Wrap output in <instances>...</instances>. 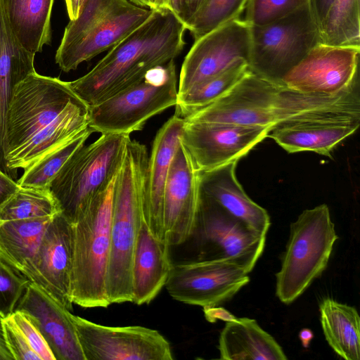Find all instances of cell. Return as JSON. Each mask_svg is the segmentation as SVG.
Returning a JSON list of instances; mask_svg holds the SVG:
<instances>
[{
	"instance_id": "603a6c76",
	"label": "cell",
	"mask_w": 360,
	"mask_h": 360,
	"mask_svg": "<svg viewBox=\"0 0 360 360\" xmlns=\"http://www.w3.org/2000/svg\"><path fill=\"white\" fill-rule=\"evenodd\" d=\"M238 161L200 172L202 192L252 231L266 236L271 225L266 210L244 191L236 176Z\"/></svg>"
},
{
	"instance_id": "8d00e7d4",
	"label": "cell",
	"mask_w": 360,
	"mask_h": 360,
	"mask_svg": "<svg viewBox=\"0 0 360 360\" xmlns=\"http://www.w3.org/2000/svg\"><path fill=\"white\" fill-rule=\"evenodd\" d=\"M10 316L41 360H56L48 342L28 313L23 310L15 309Z\"/></svg>"
},
{
	"instance_id": "44dd1931",
	"label": "cell",
	"mask_w": 360,
	"mask_h": 360,
	"mask_svg": "<svg viewBox=\"0 0 360 360\" xmlns=\"http://www.w3.org/2000/svg\"><path fill=\"white\" fill-rule=\"evenodd\" d=\"M359 124L360 115L288 122L275 126L267 136L290 153L312 151L331 158L333 148Z\"/></svg>"
},
{
	"instance_id": "5b68a950",
	"label": "cell",
	"mask_w": 360,
	"mask_h": 360,
	"mask_svg": "<svg viewBox=\"0 0 360 360\" xmlns=\"http://www.w3.org/2000/svg\"><path fill=\"white\" fill-rule=\"evenodd\" d=\"M153 10L129 0H87L77 18L70 20L56 51L64 72L110 49L142 25Z\"/></svg>"
},
{
	"instance_id": "7dc6e473",
	"label": "cell",
	"mask_w": 360,
	"mask_h": 360,
	"mask_svg": "<svg viewBox=\"0 0 360 360\" xmlns=\"http://www.w3.org/2000/svg\"><path fill=\"white\" fill-rule=\"evenodd\" d=\"M129 1H130L131 2H132L133 4H134L137 6L150 8V0H129Z\"/></svg>"
},
{
	"instance_id": "d590c367",
	"label": "cell",
	"mask_w": 360,
	"mask_h": 360,
	"mask_svg": "<svg viewBox=\"0 0 360 360\" xmlns=\"http://www.w3.org/2000/svg\"><path fill=\"white\" fill-rule=\"evenodd\" d=\"M30 282L0 259V316L8 317L15 310Z\"/></svg>"
},
{
	"instance_id": "d4e9b609",
	"label": "cell",
	"mask_w": 360,
	"mask_h": 360,
	"mask_svg": "<svg viewBox=\"0 0 360 360\" xmlns=\"http://www.w3.org/2000/svg\"><path fill=\"white\" fill-rule=\"evenodd\" d=\"M219 359L225 360H285L281 345L256 320L243 317L226 322L218 342Z\"/></svg>"
},
{
	"instance_id": "836d02e7",
	"label": "cell",
	"mask_w": 360,
	"mask_h": 360,
	"mask_svg": "<svg viewBox=\"0 0 360 360\" xmlns=\"http://www.w3.org/2000/svg\"><path fill=\"white\" fill-rule=\"evenodd\" d=\"M248 0H207L186 26L195 40L239 18Z\"/></svg>"
},
{
	"instance_id": "7a4b0ae2",
	"label": "cell",
	"mask_w": 360,
	"mask_h": 360,
	"mask_svg": "<svg viewBox=\"0 0 360 360\" xmlns=\"http://www.w3.org/2000/svg\"><path fill=\"white\" fill-rule=\"evenodd\" d=\"M148 159L146 146L130 139L115 176L105 281L110 304L131 302L132 266L138 233L143 221Z\"/></svg>"
},
{
	"instance_id": "b9f144b4",
	"label": "cell",
	"mask_w": 360,
	"mask_h": 360,
	"mask_svg": "<svg viewBox=\"0 0 360 360\" xmlns=\"http://www.w3.org/2000/svg\"><path fill=\"white\" fill-rule=\"evenodd\" d=\"M18 187L17 182L0 169V205L15 193Z\"/></svg>"
},
{
	"instance_id": "ee69618b",
	"label": "cell",
	"mask_w": 360,
	"mask_h": 360,
	"mask_svg": "<svg viewBox=\"0 0 360 360\" xmlns=\"http://www.w3.org/2000/svg\"><path fill=\"white\" fill-rule=\"evenodd\" d=\"M70 20L77 18L79 11V0H65Z\"/></svg>"
},
{
	"instance_id": "4316f807",
	"label": "cell",
	"mask_w": 360,
	"mask_h": 360,
	"mask_svg": "<svg viewBox=\"0 0 360 360\" xmlns=\"http://www.w3.org/2000/svg\"><path fill=\"white\" fill-rule=\"evenodd\" d=\"M54 0H1L8 23L28 51L41 52L51 42V16Z\"/></svg>"
},
{
	"instance_id": "83f0119b",
	"label": "cell",
	"mask_w": 360,
	"mask_h": 360,
	"mask_svg": "<svg viewBox=\"0 0 360 360\" xmlns=\"http://www.w3.org/2000/svg\"><path fill=\"white\" fill-rule=\"evenodd\" d=\"M53 217L0 221V259L26 277Z\"/></svg>"
},
{
	"instance_id": "8fae6325",
	"label": "cell",
	"mask_w": 360,
	"mask_h": 360,
	"mask_svg": "<svg viewBox=\"0 0 360 360\" xmlns=\"http://www.w3.org/2000/svg\"><path fill=\"white\" fill-rule=\"evenodd\" d=\"M194 233L202 245L200 259L228 260L249 273L262 256L266 244V236L250 229L202 191Z\"/></svg>"
},
{
	"instance_id": "ba28073f",
	"label": "cell",
	"mask_w": 360,
	"mask_h": 360,
	"mask_svg": "<svg viewBox=\"0 0 360 360\" xmlns=\"http://www.w3.org/2000/svg\"><path fill=\"white\" fill-rule=\"evenodd\" d=\"M178 96L174 60L150 70L139 82L89 106L94 132L131 133L141 130L152 117L175 106Z\"/></svg>"
},
{
	"instance_id": "484cf974",
	"label": "cell",
	"mask_w": 360,
	"mask_h": 360,
	"mask_svg": "<svg viewBox=\"0 0 360 360\" xmlns=\"http://www.w3.org/2000/svg\"><path fill=\"white\" fill-rule=\"evenodd\" d=\"M35 53L26 50L13 34L0 0V159L2 161L5 120L14 87L35 72Z\"/></svg>"
},
{
	"instance_id": "7402d4cb",
	"label": "cell",
	"mask_w": 360,
	"mask_h": 360,
	"mask_svg": "<svg viewBox=\"0 0 360 360\" xmlns=\"http://www.w3.org/2000/svg\"><path fill=\"white\" fill-rule=\"evenodd\" d=\"M89 106L79 97L51 123L3 159L9 170L26 169L89 127Z\"/></svg>"
},
{
	"instance_id": "2e32d148",
	"label": "cell",
	"mask_w": 360,
	"mask_h": 360,
	"mask_svg": "<svg viewBox=\"0 0 360 360\" xmlns=\"http://www.w3.org/2000/svg\"><path fill=\"white\" fill-rule=\"evenodd\" d=\"M360 46L318 44L283 78V84L300 92L335 94L359 79Z\"/></svg>"
},
{
	"instance_id": "d6986e66",
	"label": "cell",
	"mask_w": 360,
	"mask_h": 360,
	"mask_svg": "<svg viewBox=\"0 0 360 360\" xmlns=\"http://www.w3.org/2000/svg\"><path fill=\"white\" fill-rule=\"evenodd\" d=\"M15 309L32 316L56 360H85L72 313L37 284L29 283Z\"/></svg>"
},
{
	"instance_id": "1f68e13d",
	"label": "cell",
	"mask_w": 360,
	"mask_h": 360,
	"mask_svg": "<svg viewBox=\"0 0 360 360\" xmlns=\"http://www.w3.org/2000/svg\"><path fill=\"white\" fill-rule=\"evenodd\" d=\"M94 131L89 127L72 140L53 150L27 168L17 184L20 187L48 189L56 174L72 154L84 145Z\"/></svg>"
},
{
	"instance_id": "3957f363",
	"label": "cell",
	"mask_w": 360,
	"mask_h": 360,
	"mask_svg": "<svg viewBox=\"0 0 360 360\" xmlns=\"http://www.w3.org/2000/svg\"><path fill=\"white\" fill-rule=\"evenodd\" d=\"M115 177L89 202L72 224L73 304L107 307L105 288L110 252Z\"/></svg>"
},
{
	"instance_id": "ffe728a7",
	"label": "cell",
	"mask_w": 360,
	"mask_h": 360,
	"mask_svg": "<svg viewBox=\"0 0 360 360\" xmlns=\"http://www.w3.org/2000/svg\"><path fill=\"white\" fill-rule=\"evenodd\" d=\"M184 122V118L174 114L162 126L155 135L148 163L143 219L152 235L165 243L164 191Z\"/></svg>"
},
{
	"instance_id": "e575fe53",
	"label": "cell",
	"mask_w": 360,
	"mask_h": 360,
	"mask_svg": "<svg viewBox=\"0 0 360 360\" xmlns=\"http://www.w3.org/2000/svg\"><path fill=\"white\" fill-rule=\"evenodd\" d=\"M307 0H248L243 19L250 26H263L295 12Z\"/></svg>"
},
{
	"instance_id": "4fadbf2b",
	"label": "cell",
	"mask_w": 360,
	"mask_h": 360,
	"mask_svg": "<svg viewBox=\"0 0 360 360\" xmlns=\"http://www.w3.org/2000/svg\"><path fill=\"white\" fill-rule=\"evenodd\" d=\"M249 282V272L234 262L198 259L173 264L165 287L174 300L203 308L230 300Z\"/></svg>"
},
{
	"instance_id": "681fc988",
	"label": "cell",
	"mask_w": 360,
	"mask_h": 360,
	"mask_svg": "<svg viewBox=\"0 0 360 360\" xmlns=\"http://www.w3.org/2000/svg\"><path fill=\"white\" fill-rule=\"evenodd\" d=\"M0 162H1V160H0Z\"/></svg>"
},
{
	"instance_id": "6da1fadb",
	"label": "cell",
	"mask_w": 360,
	"mask_h": 360,
	"mask_svg": "<svg viewBox=\"0 0 360 360\" xmlns=\"http://www.w3.org/2000/svg\"><path fill=\"white\" fill-rule=\"evenodd\" d=\"M186 30L170 10H153L142 25L70 86L89 106L96 105L139 82L150 70L174 60L185 46Z\"/></svg>"
},
{
	"instance_id": "7c38bea8",
	"label": "cell",
	"mask_w": 360,
	"mask_h": 360,
	"mask_svg": "<svg viewBox=\"0 0 360 360\" xmlns=\"http://www.w3.org/2000/svg\"><path fill=\"white\" fill-rule=\"evenodd\" d=\"M71 319L85 360H172L169 342L157 330L108 326L79 316Z\"/></svg>"
},
{
	"instance_id": "f1b7e54d",
	"label": "cell",
	"mask_w": 360,
	"mask_h": 360,
	"mask_svg": "<svg viewBox=\"0 0 360 360\" xmlns=\"http://www.w3.org/2000/svg\"><path fill=\"white\" fill-rule=\"evenodd\" d=\"M320 319L326 340L346 360L360 359V319L353 306L324 298L319 304Z\"/></svg>"
},
{
	"instance_id": "f546056e",
	"label": "cell",
	"mask_w": 360,
	"mask_h": 360,
	"mask_svg": "<svg viewBox=\"0 0 360 360\" xmlns=\"http://www.w3.org/2000/svg\"><path fill=\"white\" fill-rule=\"evenodd\" d=\"M250 72L246 60H239L230 68L178 94L175 115L185 118L217 101Z\"/></svg>"
},
{
	"instance_id": "f6af8a7d",
	"label": "cell",
	"mask_w": 360,
	"mask_h": 360,
	"mask_svg": "<svg viewBox=\"0 0 360 360\" xmlns=\"http://www.w3.org/2000/svg\"><path fill=\"white\" fill-rule=\"evenodd\" d=\"M298 336L302 347L307 348L309 347V345L314 338V333L312 330L309 328H302L300 331Z\"/></svg>"
},
{
	"instance_id": "8992f818",
	"label": "cell",
	"mask_w": 360,
	"mask_h": 360,
	"mask_svg": "<svg viewBox=\"0 0 360 360\" xmlns=\"http://www.w3.org/2000/svg\"><path fill=\"white\" fill-rule=\"evenodd\" d=\"M338 239L326 204L304 210L290 224L276 274V295L281 302H293L323 274Z\"/></svg>"
},
{
	"instance_id": "c3c4849f",
	"label": "cell",
	"mask_w": 360,
	"mask_h": 360,
	"mask_svg": "<svg viewBox=\"0 0 360 360\" xmlns=\"http://www.w3.org/2000/svg\"><path fill=\"white\" fill-rule=\"evenodd\" d=\"M87 0H79V11L81 10V8L83 7V6L84 5V4L86 2Z\"/></svg>"
},
{
	"instance_id": "60d3db41",
	"label": "cell",
	"mask_w": 360,
	"mask_h": 360,
	"mask_svg": "<svg viewBox=\"0 0 360 360\" xmlns=\"http://www.w3.org/2000/svg\"><path fill=\"white\" fill-rule=\"evenodd\" d=\"M203 313L205 319L210 323H216L218 320L226 323L237 318L225 308L219 306L203 307Z\"/></svg>"
},
{
	"instance_id": "f35d334b",
	"label": "cell",
	"mask_w": 360,
	"mask_h": 360,
	"mask_svg": "<svg viewBox=\"0 0 360 360\" xmlns=\"http://www.w3.org/2000/svg\"><path fill=\"white\" fill-rule=\"evenodd\" d=\"M207 0H169V10L185 25L188 24Z\"/></svg>"
},
{
	"instance_id": "5bb4252c",
	"label": "cell",
	"mask_w": 360,
	"mask_h": 360,
	"mask_svg": "<svg viewBox=\"0 0 360 360\" xmlns=\"http://www.w3.org/2000/svg\"><path fill=\"white\" fill-rule=\"evenodd\" d=\"M184 121L180 142L201 172L238 161L272 129L270 127Z\"/></svg>"
},
{
	"instance_id": "9c48e42d",
	"label": "cell",
	"mask_w": 360,
	"mask_h": 360,
	"mask_svg": "<svg viewBox=\"0 0 360 360\" xmlns=\"http://www.w3.org/2000/svg\"><path fill=\"white\" fill-rule=\"evenodd\" d=\"M250 27L249 70L280 86L284 76L321 43L307 4L272 23Z\"/></svg>"
},
{
	"instance_id": "d6a6232c",
	"label": "cell",
	"mask_w": 360,
	"mask_h": 360,
	"mask_svg": "<svg viewBox=\"0 0 360 360\" xmlns=\"http://www.w3.org/2000/svg\"><path fill=\"white\" fill-rule=\"evenodd\" d=\"M60 212L48 189L19 186L0 205V221L53 216Z\"/></svg>"
},
{
	"instance_id": "74e56055",
	"label": "cell",
	"mask_w": 360,
	"mask_h": 360,
	"mask_svg": "<svg viewBox=\"0 0 360 360\" xmlns=\"http://www.w3.org/2000/svg\"><path fill=\"white\" fill-rule=\"evenodd\" d=\"M2 326L5 342L13 360H41L10 316L3 319Z\"/></svg>"
},
{
	"instance_id": "52a82bcc",
	"label": "cell",
	"mask_w": 360,
	"mask_h": 360,
	"mask_svg": "<svg viewBox=\"0 0 360 360\" xmlns=\"http://www.w3.org/2000/svg\"><path fill=\"white\" fill-rule=\"evenodd\" d=\"M129 139L127 134H101L77 150L52 179L48 190L70 223L115 177Z\"/></svg>"
},
{
	"instance_id": "7bdbcfd3",
	"label": "cell",
	"mask_w": 360,
	"mask_h": 360,
	"mask_svg": "<svg viewBox=\"0 0 360 360\" xmlns=\"http://www.w3.org/2000/svg\"><path fill=\"white\" fill-rule=\"evenodd\" d=\"M4 318L0 316V360H13V358L8 350L3 331L2 321Z\"/></svg>"
},
{
	"instance_id": "277c9868",
	"label": "cell",
	"mask_w": 360,
	"mask_h": 360,
	"mask_svg": "<svg viewBox=\"0 0 360 360\" xmlns=\"http://www.w3.org/2000/svg\"><path fill=\"white\" fill-rule=\"evenodd\" d=\"M304 93L265 80L250 71L213 103L184 120L270 127L302 119L309 111Z\"/></svg>"
},
{
	"instance_id": "30bf717a",
	"label": "cell",
	"mask_w": 360,
	"mask_h": 360,
	"mask_svg": "<svg viewBox=\"0 0 360 360\" xmlns=\"http://www.w3.org/2000/svg\"><path fill=\"white\" fill-rule=\"evenodd\" d=\"M77 97L69 82L36 71L19 82L12 91L6 114L2 161L54 120Z\"/></svg>"
},
{
	"instance_id": "bcb514c9",
	"label": "cell",
	"mask_w": 360,
	"mask_h": 360,
	"mask_svg": "<svg viewBox=\"0 0 360 360\" xmlns=\"http://www.w3.org/2000/svg\"><path fill=\"white\" fill-rule=\"evenodd\" d=\"M169 0H150V9H169Z\"/></svg>"
},
{
	"instance_id": "9a60e30c",
	"label": "cell",
	"mask_w": 360,
	"mask_h": 360,
	"mask_svg": "<svg viewBox=\"0 0 360 360\" xmlns=\"http://www.w3.org/2000/svg\"><path fill=\"white\" fill-rule=\"evenodd\" d=\"M250 49V27L240 18L195 40L181 65L178 94L220 74L239 60L248 63Z\"/></svg>"
},
{
	"instance_id": "ac0fdd59",
	"label": "cell",
	"mask_w": 360,
	"mask_h": 360,
	"mask_svg": "<svg viewBox=\"0 0 360 360\" xmlns=\"http://www.w3.org/2000/svg\"><path fill=\"white\" fill-rule=\"evenodd\" d=\"M72 266V224L60 212L46 228L26 278L71 311Z\"/></svg>"
},
{
	"instance_id": "cb8c5ba5",
	"label": "cell",
	"mask_w": 360,
	"mask_h": 360,
	"mask_svg": "<svg viewBox=\"0 0 360 360\" xmlns=\"http://www.w3.org/2000/svg\"><path fill=\"white\" fill-rule=\"evenodd\" d=\"M169 247L155 238L144 221L142 222L133 261L131 302L149 304L165 286L173 265Z\"/></svg>"
},
{
	"instance_id": "ab89813d",
	"label": "cell",
	"mask_w": 360,
	"mask_h": 360,
	"mask_svg": "<svg viewBox=\"0 0 360 360\" xmlns=\"http://www.w3.org/2000/svg\"><path fill=\"white\" fill-rule=\"evenodd\" d=\"M333 0H307L311 18L319 30Z\"/></svg>"
},
{
	"instance_id": "e0dca14e",
	"label": "cell",
	"mask_w": 360,
	"mask_h": 360,
	"mask_svg": "<svg viewBox=\"0 0 360 360\" xmlns=\"http://www.w3.org/2000/svg\"><path fill=\"white\" fill-rule=\"evenodd\" d=\"M201 195L200 172L181 143L169 166L163 196L166 243L179 245L194 233Z\"/></svg>"
},
{
	"instance_id": "4dcf8cb0",
	"label": "cell",
	"mask_w": 360,
	"mask_h": 360,
	"mask_svg": "<svg viewBox=\"0 0 360 360\" xmlns=\"http://www.w3.org/2000/svg\"><path fill=\"white\" fill-rule=\"evenodd\" d=\"M359 0H333L320 27L321 44L360 46Z\"/></svg>"
}]
</instances>
